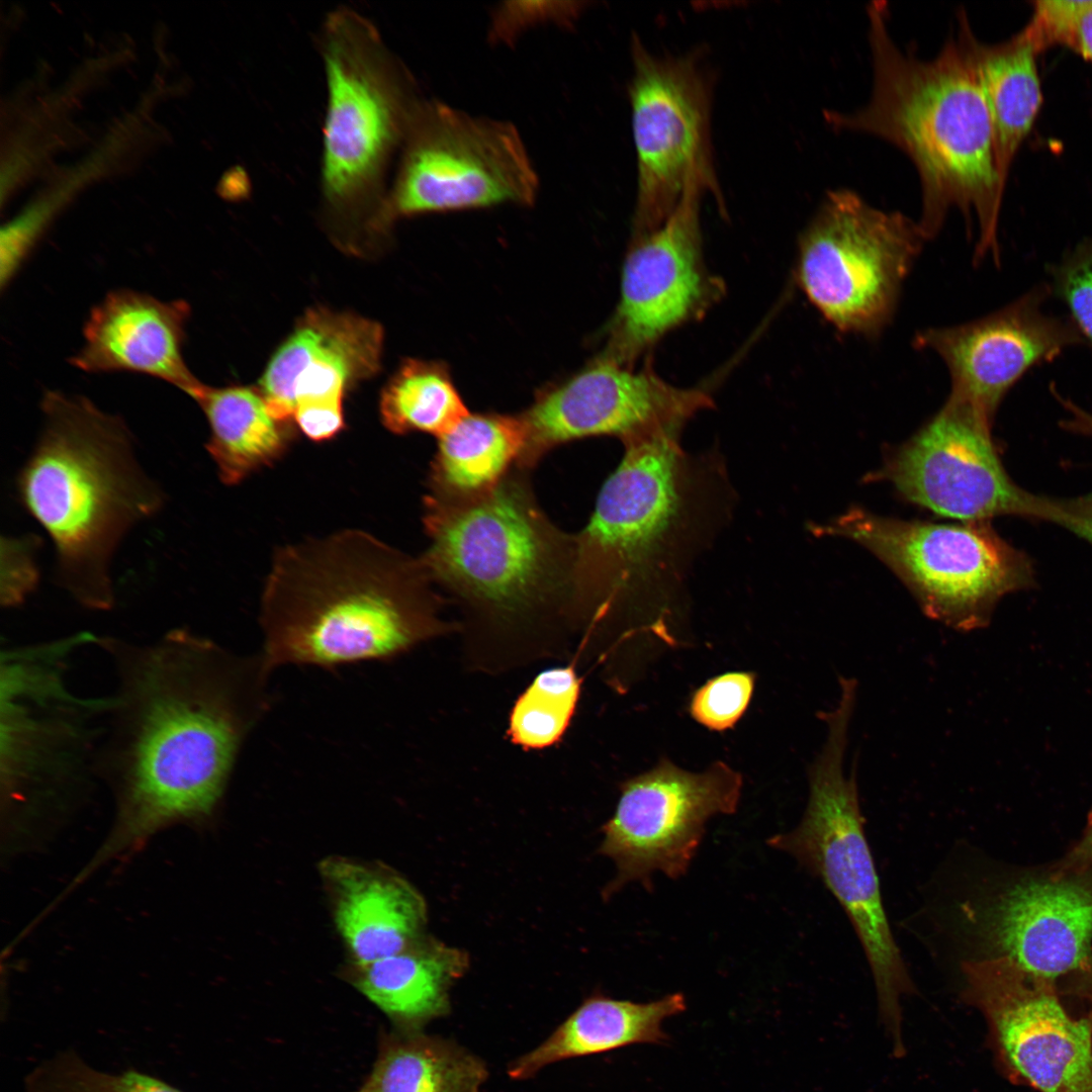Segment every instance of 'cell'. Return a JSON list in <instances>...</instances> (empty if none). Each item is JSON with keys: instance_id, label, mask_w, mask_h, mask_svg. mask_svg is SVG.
Here are the masks:
<instances>
[{"instance_id": "35", "label": "cell", "mask_w": 1092, "mask_h": 1092, "mask_svg": "<svg viewBox=\"0 0 1092 1092\" xmlns=\"http://www.w3.org/2000/svg\"><path fill=\"white\" fill-rule=\"evenodd\" d=\"M1050 274L1051 293L1065 303L1084 343L1092 347V239L1068 251Z\"/></svg>"}, {"instance_id": "10", "label": "cell", "mask_w": 1092, "mask_h": 1092, "mask_svg": "<svg viewBox=\"0 0 1092 1092\" xmlns=\"http://www.w3.org/2000/svg\"><path fill=\"white\" fill-rule=\"evenodd\" d=\"M818 533L864 547L898 576L926 616L963 632L986 626L1002 597L1033 583L1027 557L987 522L906 521L855 507Z\"/></svg>"}, {"instance_id": "14", "label": "cell", "mask_w": 1092, "mask_h": 1092, "mask_svg": "<svg viewBox=\"0 0 1092 1092\" xmlns=\"http://www.w3.org/2000/svg\"><path fill=\"white\" fill-rule=\"evenodd\" d=\"M629 86L637 157L633 238L658 228L690 179H716L710 141L711 88L695 55L658 56L632 38Z\"/></svg>"}, {"instance_id": "31", "label": "cell", "mask_w": 1092, "mask_h": 1092, "mask_svg": "<svg viewBox=\"0 0 1092 1092\" xmlns=\"http://www.w3.org/2000/svg\"><path fill=\"white\" fill-rule=\"evenodd\" d=\"M580 684L572 665L540 672L512 708L511 741L525 749H542L559 741L574 714Z\"/></svg>"}, {"instance_id": "25", "label": "cell", "mask_w": 1092, "mask_h": 1092, "mask_svg": "<svg viewBox=\"0 0 1092 1092\" xmlns=\"http://www.w3.org/2000/svg\"><path fill=\"white\" fill-rule=\"evenodd\" d=\"M687 1009L684 994L650 1002L614 999L598 993L585 999L542 1043L514 1060L508 1075L527 1080L548 1065L609 1053L634 1044H665L663 1022Z\"/></svg>"}, {"instance_id": "21", "label": "cell", "mask_w": 1092, "mask_h": 1092, "mask_svg": "<svg viewBox=\"0 0 1092 1092\" xmlns=\"http://www.w3.org/2000/svg\"><path fill=\"white\" fill-rule=\"evenodd\" d=\"M1050 295L1049 284L1036 285L982 317L925 329L914 345L942 360L951 383L948 396L993 424L1001 401L1027 371L1084 343L1069 317L1044 310Z\"/></svg>"}, {"instance_id": "8", "label": "cell", "mask_w": 1092, "mask_h": 1092, "mask_svg": "<svg viewBox=\"0 0 1092 1092\" xmlns=\"http://www.w3.org/2000/svg\"><path fill=\"white\" fill-rule=\"evenodd\" d=\"M837 706L819 717L827 724L825 744L809 769V800L801 823L771 836L783 850L820 879L847 914L871 967L882 1019L893 1050L901 1052V999L915 991L892 934L879 879L863 830L855 769L844 772L847 733L856 681L842 678Z\"/></svg>"}, {"instance_id": "22", "label": "cell", "mask_w": 1092, "mask_h": 1092, "mask_svg": "<svg viewBox=\"0 0 1092 1092\" xmlns=\"http://www.w3.org/2000/svg\"><path fill=\"white\" fill-rule=\"evenodd\" d=\"M317 872L346 962L394 954L426 934L424 897L388 864L333 854L317 862Z\"/></svg>"}, {"instance_id": "29", "label": "cell", "mask_w": 1092, "mask_h": 1092, "mask_svg": "<svg viewBox=\"0 0 1092 1092\" xmlns=\"http://www.w3.org/2000/svg\"><path fill=\"white\" fill-rule=\"evenodd\" d=\"M487 1077L484 1061L451 1039L381 1028L372 1067L354 1092H480Z\"/></svg>"}, {"instance_id": "33", "label": "cell", "mask_w": 1092, "mask_h": 1092, "mask_svg": "<svg viewBox=\"0 0 1092 1092\" xmlns=\"http://www.w3.org/2000/svg\"><path fill=\"white\" fill-rule=\"evenodd\" d=\"M1025 28L1040 53L1064 46L1092 64V0H1034Z\"/></svg>"}, {"instance_id": "17", "label": "cell", "mask_w": 1092, "mask_h": 1092, "mask_svg": "<svg viewBox=\"0 0 1092 1092\" xmlns=\"http://www.w3.org/2000/svg\"><path fill=\"white\" fill-rule=\"evenodd\" d=\"M963 998L983 1015L1000 1069L1038 1092H1092V1017H1074L1056 985L1004 958L962 964Z\"/></svg>"}, {"instance_id": "42", "label": "cell", "mask_w": 1092, "mask_h": 1092, "mask_svg": "<svg viewBox=\"0 0 1092 1092\" xmlns=\"http://www.w3.org/2000/svg\"><path fill=\"white\" fill-rule=\"evenodd\" d=\"M1090 1002H1092V1000Z\"/></svg>"}, {"instance_id": "24", "label": "cell", "mask_w": 1092, "mask_h": 1092, "mask_svg": "<svg viewBox=\"0 0 1092 1092\" xmlns=\"http://www.w3.org/2000/svg\"><path fill=\"white\" fill-rule=\"evenodd\" d=\"M468 965L465 951L426 933L394 954L345 962L338 977L376 1006L391 1029L413 1033L450 1012L449 990Z\"/></svg>"}, {"instance_id": "40", "label": "cell", "mask_w": 1092, "mask_h": 1092, "mask_svg": "<svg viewBox=\"0 0 1092 1092\" xmlns=\"http://www.w3.org/2000/svg\"><path fill=\"white\" fill-rule=\"evenodd\" d=\"M1063 429L1088 437H1092V414L1083 410L1076 403H1071L1067 408V417L1063 421Z\"/></svg>"}, {"instance_id": "9", "label": "cell", "mask_w": 1092, "mask_h": 1092, "mask_svg": "<svg viewBox=\"0 0 1092 1092\" xmlns=\"http://www.w3.org/2000/svg\"><path fill=\"white\" fill-rule=\"evenodd\" d=\"M93 639L81 632L1 653V790L10 810L36 809L98 774L100 720L113 699L79 697L67 679L71 655Z\"/></svg>"}, {"instance_id": "16", "label": "cell", "mask_w": 1092, "mask_h": 1092, "mask_svg": "<svg viewBox=\"0 0 1092 1092\" xmlns=\"http://www.w3.org/2000/svg\"><path fill=\"white\" fill-rule=\"evenodd\" d=\"M707 189L719 196L715 181L694 175L668 217L633 238L601 357L634 368L666 334L701 318L723 296L724 284L703 255L700 205Z\"/></svg>"}, {"instance_id": "3", "label": "cell", "mask_w": 1092, "mask_h": 1092, "mask_svg": "<svg viewBox=\"0 0 1092 1092\" xmlns=\"http://www.w3.org/2000/svg\"><path fill=\"white\" fill-rule=\"evenodd\" d=\"M420 558L360 530L276 553L260 603L267 669L395 657L438 633V598Z\"/></svg>"}, {"instance_id": "2", "label": "cell", "mask_w": 1092, "mask_h": 1092, "mask_svg": "<svg viewBox=\"0 0 1092 1092\" xmlns=\"http://www.w3.org/2000/svg\"><path fill=\"white\" fill-rule=\"evenodd\" d=\"M872 89L852 111L827 109L838 130L862 131L899 148L914 164L921 189L917 219L928 241L953 208L977 223L974 261H999L998 220L1004 188L992 121L976 69L975 37L964 9L937 54L920 59L902 49L889 26L885 1L867 7Z\"/></svg>"}, {"instance_id": "11", "label": "cell", "mask_w": 1092, "mask_h": 1092, "mask_svg": "<svg viewBox=\"0 0 1092 1092\" xmlns=\"http://www.w3.org/2000/svg\"><path fill=\"white\" fill-rule=\"evenodd\" d=\"M925 241L918 221L901 211L831 189L801 233L797 281L836 331L873 339L891 324Z\"/></svg>"}, {"instance_id": "15", "label": "cell", "mask_w": 1092, "mask_h": 1092, "mask_svg": "<svg viewBox=\"0 0 1092 1092\" xmlns=\"http://www.w3.org/2000/svg\"><path fill=\"white\" fill-rule=\"evenodd\" d=\"M742 786L741 774L723 761L691 772L661 759L625 781L616 811L602 828L599 852L616 866V877L604 889V897L632 882L651 891L655 872L672 880L685 876L707 821L718 814H734Z\"/></svg>"}, {"instance_id": "7", "label": "cell", "mask_w": 1092, "mask_h": 1092, "mask_svg": "<svg viewBox=\"0 0 1092 1092\" xmlns=\"http://www.w3.org/2000/svg\"><path fill=\"white\" fill-rule=\"evenodd\" d=\"M321 43L328 83L324 206L331 222L373 235L388 171L422 99L375 26L356 11H333Z\"/></svg>"}, {"instance_id": "38", "label": "cell", "mask_w": 1092, "mask_h": 1092, "mask_svg": "<svg viewBox=\"0 0 1092 1092\" xmlns=\"http://www.w3.org/2000/svg\"><path fill=\"white\" fill-rule=\"evenodd\" d=\"M1063 869H1084L1092 867V811L1078 841L1067 854L1056 862Z\"/></svg>"}, {"instance_id": "23", "label": "cell", "mask_w": 1092, "mask_h": 1092, "mask_svg": "<svg viewBox=\"0 0 1092 1092\" xmlns=\"http://www.w3.org/2000/svg\"><path fill=\"white\" fill-rule=\"evenodd\" d=\"M190 307L133 290H115L92 308L85 343L72 357L85 372L129 371L165 380L188 393L199 380L183 356Z\"/></svg>"}, {"instance_id": "18", "label": "cell", "mask_w": 1092, "mask_h": 1092, "mask_svg": "<svg viewBox=\"0 0 1092 1092\" xmlns=\"http://www.w3.org/2000/svg\"><path fill=\"white\" fill-rule=\"evenodd\" d=\"M984 953L1068 993L1092 965V867L1056 863L1010 880L965 906Z\"/></svg>"}, {"instance_id": "13", "label": "cell", "mask_w": 1092, "mask_h": 1092, "mask_svg": "<svg viewBox=\"0 0 1092 1092\" xmlns=\"http://www.w3.org/2000/svg\"><path fill=\"white\" fill-rule=\"evenodd\" d=\"M992 423L948 396L939 411L893 451L876 478L906 500L961 522L1019 516L1074 531L1066 500L1030 493L1007 474L991 437Z\"/></svg>"}, {"instance_id": "28", "label": "cell", "mask_w": 1092, "mask_h": 1092, "mask_svg": "<svg viewBox=\"0 0 1092 1092\" xmlns=\"http://www.w3.org/2000/svg\"><path fill=\"white\" fill-rule=\"evenodd\" d=\"M524 441L519 415L469 413L438 438L429 493L466 498L492 490L516 466Z\"/></svg>"}, {"instance_id": "34", "label": "cell", "mask_w": 1092, "mask_h": 1092, "mask_svg": "<svg viewBox=\"0 0 1092 1092\" xmlns=\"http://www.w3.org/2000/svg\"><path fill=\"white\" fill-rule=\"evenodd\" d=\"M755 674L727 672L709 679L693 694L689 712L712 731L731 729L747 710L754 691Z\"/></svg>"}, {"instance_id": "4", "label": "cell", "mask_w": 1092, "mask_h": 1092, "mask_svg": "<svg viewBox=\"0 0 1092 1092\" xmlns=\"http://www.w3.org/2000/svg\"><path fill=\"white\" fill-rule=\"evenodd\" d=\"M41 411L18 493L54 543L61 585L83 607L107 610L113 553L132 526L162 509L165 494L138 461L119 417L54 390L43 394Z\"/></svg>"}, {"instance_id": "36", "label": "cell", "mask_w": 1092, "mask_h": 1092, "mask_svg": "<svg viewBox=\"0 0 1092 1092\" xmlns=\"http://www.w3.org/2000/svg\"><path fill=\"white\" fill-rule=\"evenodd\" d=\"M582 2H504L491 16L489 36L493 42L510 43L524 30L539 23L568 26L582 13Z\"/></svg>"}, {"instance_id": "5", "label": "cell", "mask_w": 1092, "mask_h": 1092, "mask_svg": "<svg viewBox=\"0 0 1092 1092\" xmlns=\"http://www.w3.org/2000/svg\"><path fill=\"white\" fill-rule=\"evenodd\" d=\"M529 473L515 466L484 494L424 500L429 546L420 559L429 577L494 626L576 618L575 534L548 518Z\"/></svg>"}, {"instance_id": "32", "label": "cell", "mask_w": 1092, "mask_h": 1092, "mask_svg": "<svg viewBox=\"0 0 1092 1092\" xmlns=\"http://www.w3.org/2000/svg\"><path fill=\"white\" fill-rule=\"evenodd\" d=\"M24 1092H184L164 1080L128 1069L99 1070L73 1049L57 1052L24 1077Z\"/></svg>"}, {"instance_id": "30", "label": "cell", "mask_w": 1092, "mask_h": 1092, "mask_svg": "<svg viewBox=\"0 0 1092 1092\" xmlns=\"http://www.w3.org/2000/svg\"><path fill=\"white\" fill-rule=\"evenodd\" d=\"M384 426L394 434L423 432L440 438L468 414L445 367L410 359L383 388L379 402Z\"/></svg>"}, {"instance_id": "19", "label": "cell", "mask_w": 1092, "mask_h": 1092, "mask_svg": "<svg viewBox=\"0 0 1092 1092\" xmlns=\"http://www.w3.org/2000/svg\"><path fill=\"white\" fill-rule=\"evenodd\" d=\"M712 405L704 389L672 385L650 364L634 370L600 357L542 391L519 415L525 441L516 466L531 471L551 450L573 440L612 436L624 443L662 430H681Z\"/></svg>"}, {"instance_id": "39", "label": "cell", "mask_w": 1092, "mask_h": 1092, "mask_svg": "<svg viewBox=\"0 0 1092 1092\" xmlns=\"http://www.w3.org/2000/svg\"><path fill=\"white\" fill-rule=\"evenodd\" d=\"M1067 505L1077 525L1076 534L1092 543V493L1068 499Z\"/></svg>"}, {"instance_id": "20", "label": "cell", "mask_w": 1092, "mask_h": 1092, "mask_svg": "<svg viewBox=\"0 0 1092 1092\" xmlns=\"http://www.w3.org/2000/svg\"><path fill=\"white\" fill-rule=\"evenodd\" d=\"M382 348L378 323L309 309L275 351L259 390L278 420L293 421L312 441L330 440L345 427L347 389L379 371Z\"/></svg>"}, {"instance_id": "6", "label": "cell", "mask_w": 1092, "mask_h": 1092, "mask_svg": "<svg viewBox=\"0 0 1092 1092\" xmlns=\"http://www.w3.org/2000/svg\"><path fill=\"white\" fill-rule=\"evenodd\" d=\"M680 431L623 443L621 463L575 534L576 618L602 621L679 580L705 506L702 468L682 450Z\"/></svg>"}, {"instance_id": "12", "label": "cell", "mask_w": 1092, "mask_h": 1092, "mask_svg": "<svg viewBox=\"0 0 1092 1092\" xmlns=\"http://www.w3.org/2000/svg\"><path fill=\"white\" fill-rule=\"evenodd\" d=\"M539 180L517 127L440 101L422 100L375 225L427 212L531 205Z\"/></svg>"}, {"instance_id": "37", "label": "cell", "mask_w": 1092, "mask_h": 1092, "mask_svg": "<svg viewBox=\"0 0 1092 1092\" xmlns=\"http://www.w3.org/2000/svg\"><path fill=\"white\" fill-rule=\"evenodd\" d=\"M34 544L30 537L7 538L2 542L1 603L4 607L22 604L38 581Z\"/></svg>"}, {"instance_id": "26", "label": "cell", "mask_w": 1092, "mask_h": 1092, "mask_svg": "<svg viewBox=\"0 0 1092 1092\" xmlns=\"http://www.w3.org/2000/svg\"><path fill=\"white\" fill-rule=\"evenodd\" d=\"M187 395L207 420L205 448L226 485L238 484L272 463L287 447L285 423L272 414L259 389L214 387L199 381Z\"/></svg>"}, {"instance_id": "27", "label": "cell", "mask_w": 1092, "mask_h": 1092, "mask_svg": "<svg viewBox=\"0 0 1092 1092\" xmlns=\"http://www.w3.org/2000/svg\"><path fill=\"white\" fill-rule=\"evenodd\" d=\"M973 53L989 109L996 163L1003 185L1020 146L1042 104L1036 47L1022 28L1009 39L984 43L976 35Z\"/></svg>"}, {"instance_id": "1", "label": "cell", "mask_w": 1092, "mask_h": 1092, "mask_svg": "<svg viewBox=\"0 0 1092 1092\" xmlns=\"http://www.w3.org/2000/svg\"><path fill=\"white\" fill-rule=\"evenodd\" d=\"M96 643L116 674L97 770L114 787L117 813L88 875L165 827L210 817L270 706L260 654H235L186 629L146 645Z\"/></svg>"}, {"instance_id": "41", "label": "cell", "mask_w": 1092, "mask_h": 1092, "mask_svg": "<svg viewBox=\"0 0 1092 1092\" xmlns=\"http://www.w3.org/2000/svg\"><path fill=\"white\" fill-rule=\"evenodd\" d=\"M1084 983H1085L1086 987H1087V988H1088V989H1089L1090 991H1092V965H1091V968H1090L1089 972H1088V973H1087V975L1085 976V980H1084Z\"/></svg>"}]
</instances>
